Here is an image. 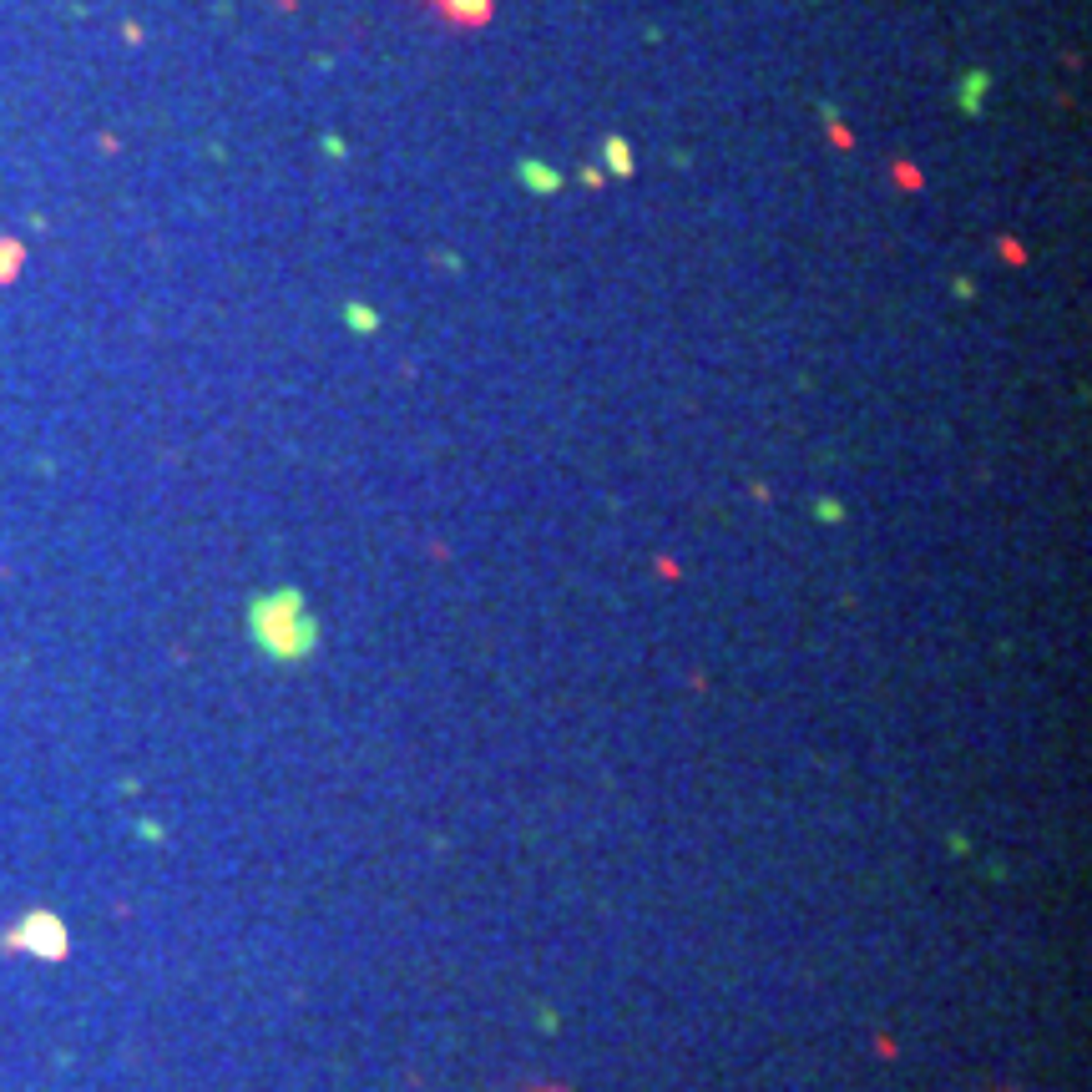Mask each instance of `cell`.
<instances>
[{
  "label": "cell",
  "instance_id": "1",
  "mask_svg": "<svg viewBox=\"0 0 1092 1092\" xmlns=\"http://www.w3.org/2000/svg\"><path fill=\"white\" fill-rule=\"evenodd\" d=\"M249 633L258 642L263 658L274 663H304L319 642V628H314V612L299 587H279V592H263L253 597L249 607Z\"/></svg>",
  "mask_w": 1092,
  "mask_h": 1092
},
{
  "label": "cell",
  "instance_id": "2",
  "mask_svg": "<svg viewBox=\"0 0 1092 1092\" xmlns=\"http://www.w3.org/2000/svg\"><path fill=\"white\" fill-rule=\"evenodd\" d=\"M11 941H15V946H31V951H41V956H61V951H66L61 921H51V916H26V921L15 926Z\"/></svg>",
  "mask_w": 1092,
  "mask_h": 1092
},
{
  "label": "cell",
  "instance_id": "3",
  "mask_svg": "<svg viewBox=\"0 0 1092 1092\" xmlns=\"http://www.w3.org/2000/svg\"><path fill=\"white\" fill-rule=\"evenodd\" d=\"M435 6H445L456 20H471V26H481V20L491 15V0H435Z\"/></svg>",
  "mask_w": 1092,
  "mask_h": 1092
},
{
  "label": "cell",
  "instance_id": "4",
  "mask_svg": "<svg viewBox=\"0 0 1092 1092\" xmlns=\"http://www.w3.org/2000/svg\"><path fill=\"white\" fill-rule=\"evenodd\" d=\"M516 172H521V183H526V188H537V192H556V188H562V177H556L551 167H537V162H521Z\"/></svg>",
  "mask_w": 1092,
  "mask_h": 1092
},
{
  "label": "cell",
  "instance_id": "5",
  "mask_svg": "<svg viewBox=\"0 0 1092 1092\" xmlns=\"http://www.w3.org/2000/svg\"><path fill=\"white\" fill-rule=\"evenodd\" d=\"M602 152H607V167L612 172H622V177L633 172V147L622 142V137H607V142H602Z\"/></svg>",
  "mask_w": 1092,
  "mask_h": 1092
},
{
  "label": "cell",
  "instance_id": "6",
  "mask_svg": "<svg viewBox=\"0 0 1092 1092\" xmlns=\"http://www.w3.org/2000/svg\"><path fill=\"white\" fill-rule=\"evenodd\" d=\"M344 314H349V324L360 329V334H369L374 324H380V319H374V309H369V304H344Z\"/></svg>",
  "mask_w": 1092,
  "mask_h": 1092
},
{
  "label": "cell",
  "instance_id": "7",
  "mask_svg": "<svg viewBox=\"0 0 1092 1092\" xmlns=\"http://www.w3.org/2000/svg\"><path fill=\"white\" fill-rule=\"evenodd\" d=\"M15 269H20V249L15 243H0V283H6Z\"/></svg>",
  "mask_w": 1092,
  "mask_h": 1092
}]
</instances>
